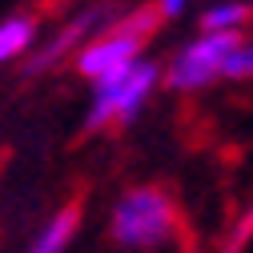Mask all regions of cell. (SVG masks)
<instances>
[{"mask_svg":"<svg viewBox=\"0 0 253 253\" xmlns=\"http://www.w3.org/2000/svg\"><path fill=\"white\" fill-rule=\"evenodd\" d=\"M41 48V20L33 12H12L0 20V65H28Z\"/></svg>","mask_w":253,"mask_h":253,"instance_id":"6","label":"cell"},{"mask_svg":"<svg viewBox=\"0 0 253 253\" xmlns=\"http://www.w3.org/2000/svg\"><path fill=\"white\" fill-rule=\"evenodd\" d=\"M225 81H253V37H241L237 48L229 52Z\"/></svg>","mask_w":253,"mask_h":253,"instance_id":"9","label":"cell"},{"mask_svg":"<svg viewBox=\"0 0 253 253\" xmlns=\"http://www.w3.org/2000/svg\"><path fill=\"white\" fill-rule=\"evenodd\" d=\"M113 20H121V12H117L113 4H105V0L84 4L81 12H73L65 24H60L56 33H48V37L41 41V48L28 56L24 73H28V77H44V73H52V69L60 65V60H77V52L97 37V33H105Z\"/></svg>","mask_w":253,"mask_h":253,"instance_id":"5","label":"cell"},{"mask_svg":"<svg viewBox=\"0 0 253 253\" xmlns=\"http://www.w3.org/2000/svg\"><path fill=\"white\" fill-rule=\"evenodd\" d=\"M157 24H161V12L157 8H137L129 16H121L113 20L105 33H97L73 60V73L88 84H101L117 73H125L129 65H137V60L145 56L153 33H157Z\"/></svg>","mask_w":253,"mask_h":253,"instance_id":"3","label":"cell"},{"mask_svg":"<svg viewBox=\"0 0 253 253\" xmlns=\"http://www.w3.org/2000/svg\"><path fill=\"white\" fill-rule=\"evenodd\" d=\"M253 20V4L249 0H213L201 8L197 28L201 33H229V37H245V28Z\"/></svg>","mask_w":253,"mask_h":253,"instance_id":"8","label":"cell"},{"mask_svg":"<svg viewBox=\"0 0 253 253\" xmlns=\"http://www.w3.org/2000/svg\"><path fill=\"white\" fill-rule=\"evenodd\" d=\"M81 233V209L77 205H65V209H56L44 225L28 237V245L20 253H69L73 241Z\"/></svg>","mask_w":253,"mask_h":253,"instance_id":"7","label":"cell"},{"mask_svg":"<svg viewBox=\"0 0 253 253\" xmlns=\"http://www.w3.org/2000/svg\"><path fill=\"white\" fill-rule=\"evenodd\" d=\"M193 4H213V0H153V8L161 12V20H181Z\"/></svg>","mask_w":253,"mask_h":253,"instance_id":"10","label":"cell"},{"mask_svg":"<svg viewBox=\"0 0 253 253\" xmlns=\"http://www.w3.org/2000/svg\"><path fill=\"white\" fill-rule=\"evenodd\" d=\"M157 88H165V65H157L153 56H141L125 73L92 84V97L84 109V133H105V129L133 125L145 113V105L157 97Z\"/></svg>","mask_w":253,"mask_h":253,"instance_id":"2","label":"cell"},{"mask_svg":"<svg viewBox=\"0 0 253 253\" xmlns=\"http://www.w3.org/2000/svg\"><path fill=\"white\" fill-rule=\"evenodd\" d=\"M237 41L241 37L201 33L197 28V37L177 44L173 56L165 60V88L177 92V97H193V92H205L217 81H225V65H229V52L237 48Z\"/></svg>","mask_w":253,"mask_h":253,"instance_id":"4","label":"cell"},{"mask_svg":"<svg viewBox=\"0 0 253 253\" xmlns=\"http://www.w3.org/2000/svg\"><path fill=\"white\" fill-rule=\"evenodd\" d=\"M181 229V209L161 185H129L109 205V241L121 253H161Z\"/></svg>","mask_w":253,"mask_h":253,"instance_id":"1","label":"cell"}]
</instances>
